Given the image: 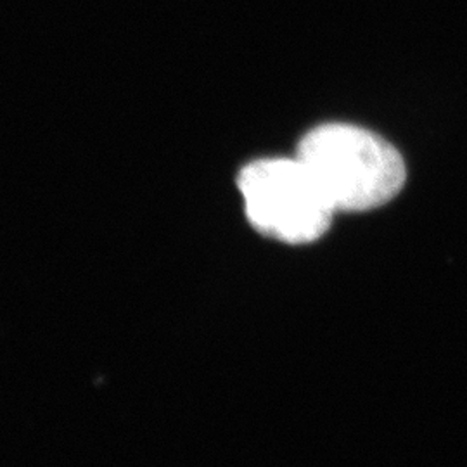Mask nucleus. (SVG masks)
<instances>
[{"label":"nucleus","mask_w":467,"mask_h":467,"mask_svg":"<svg viewBox=\"0 0 467 467\" xmlns=\"http://www.w3.org/2000/svg\"><path fill=\"white\" fill-rule=\"evenodd\" d=\"M296 156L337 212H368L405 185L400 152L383 137L350 123H326L301 139Z\"/></svg>","instance_id":"f257e3e1"},{"label":"nucleus","mask_w":467,"mask_h":467,"mask_svg":"<svg viewBox=\"0 0 467 467\" xmlns=\"http://www.w3.org/2000/svg\"><path fill=\"white\" fill-rule=\"evenodd\" d=\"M237 187L251 225L279 243H314L327 233L336 215L298 156L253 161L241 170Z\"/></svg>","instance_id":"f03ea898"}]
</instances>
